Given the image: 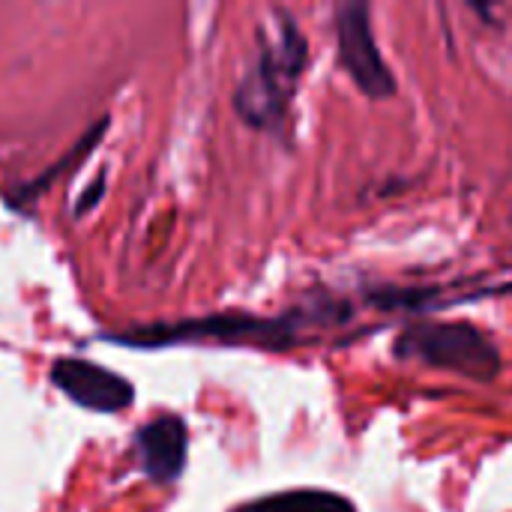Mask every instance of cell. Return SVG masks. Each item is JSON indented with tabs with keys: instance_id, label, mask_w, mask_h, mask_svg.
I'll list each match as a JSON object with an SVG mask.
<instances>
[{
	"instance_id": "obj_1",
	"label": "cell",
	"mask_w": 512,
	"mask_h": 512,
	"mask_svg": "<svg viewBox=\"0 0 512 512\" xmlns=\"http://www.w3.org/2000/svg\"><path fill=\"white\" fill-rule=\"evenodd\" d=\"M312 318H342V309L321 306L315 315L309 312H288L276 318L246 315V312H216L204 318H183V321H159L129 327L123 333L102 336L105 342L123 348H174V345H228V348H264V351H285L294 348Z\"/></svg>"
},
{
	"instance_id": "obj_2",
	"label": "cell",
	"mask_w": 512,
	"mask_h": 512,
	"mask_svg": "<svg viewBox=\"0 0 512 512\" xmlns=\"http://www.w3.org/2000/svg\"><path fill=\"white\" fill-rule=\"evenodd\" d=\"M258 39L261 45L255 63L234 93V108L249 126L273 132L288 117L291 99L306 69L309 42L297 21L282 9L273 12V27L261 30Z\"/></svg>"
},
{
	"instance_id": "obj_3",
	"label": "cell",
	"mask_w": 512,
	"mask_h": 512,
	"mask_svg": "<svg viewBox=\"0 0 512 512\" xmlns=\"http://www.w3.org/2000/svg\"><path fill=\"white\" fill-rule=\"evenodd\" d=\"M393 354L477 384L495 381L504 366L498 345L468 321H414L399 333Z\"/></svg>"
},
{
	"instance_id": "obj_4",
	"label": "cell",
	"mask_w": 512,
	"mask_h": 512,
	"mask_svg": "<svg viewBox=\"0 0 512 512\" xmlns=\"http://www.w3.org/2000/svg\"><path fill=\"white\" fill-rule=\"evenodd\" d=\"M336 45L342 69L369 99L396 96V78L384 63L372 27V9L366 3H342L336 9Z\"/></svg>"
},
{
	"instance_id": "obj_5",
	"label": "cell",
	"mask_w": 512,
	"mask_h": 512,
	"mask_svg": "<svg viewBox=\"0 0 512 512\" xmlns=\"http://www.w3.org/2000/svg\"><path fill=\"white\" fill-rule=\"evenodd\" d=\"M48 375L69 402L93 414H117L135 402V387L123 375L81 357L54 360Z\"/></svg>"
},
{
	"instance_id": "obj_6",
	"label": "cell",
	"mask_w": 512,
	"mask_h": 512,
	"mask_svg": "<svg viewBox=\"0 0 512 512\" xmlns=\"http://www.w3.org/2000/svg\"><path fill=\"white\" fill-rule=\"evenodd\" d=\"M189 432L177 414H159L135 432L138 468L153 483H174L186 471Z\"/></svg>"
},
{
	"instance_id": "obj_7",
	"label": "cell",
	"mask_w": 512,
	"mask_h": 512,
	"mask_svg": "<svg viewBox=\"0 0 512 512\" xmlns=\"http://www.w3.org/2000/svg\"><path fill=\"white\" fill-rule=\"evenodd\" d=\"M237 512H357V507L345 495L327 489H288L264 495Z\"/></svg>"
},
{
	"instance_id": "obj_8",
	"label": "cell",
	"mask_w": 512,
	"mask_h": 512,
	"mask_svg": "<svg viewBox=\"0 0 512 512\" xmlns=\"http://www.w3.org/2000/svg\"><path fill=\"white\" fill-rule=\"evenodd\" d=\"M105 132H108V117H102V120H99V123H96V126H93V129H90V132H87V135H84V138H81V141L66 153V156H63V159H57L45 174H39L36 180H30V183H24V186L12 189L6 201H9L12 207H30V204H33V201H36V198H39V195L54 183V180H60L66 171H72V165H78L90 150H96V144L102 141V135H105Z\"/></svg>"
},
{
	"instance_id": "obj_9",
	"label": "cell",
	"mask_w": 512,
	"mask_h": 512,
	"mask_svg": "<svg viewBox=\"0 0 512 512\" xmlns=\"http://www.w3.org/2000/svg\"><path fill=\"white\" fill-rule=\"evenodd\" d=\"M102 189H105V174H99V177H96V183L84 189V195H81V198H78V204H75V213H78V216H84L90 207H96V204H99V198H102Z\"/></svg>"
},
{
	"instance_id": "obj_10",
	"label": "cell",
	"mask_w": 512,
	"mask_h": 512,
	"mask_svg": "<svg viewBox=\"0 0 512 512\" xmlns=\"http://www.w3.org/2000/svg\"><path fill=\"white\" fill-rule=\"evenodd\" d=\"M498 294H507V297H512V282H510V285H501V288H486V291H474V294H468V297H462V300H480V297H498Z\"/></svg>"
}]
</instances>
